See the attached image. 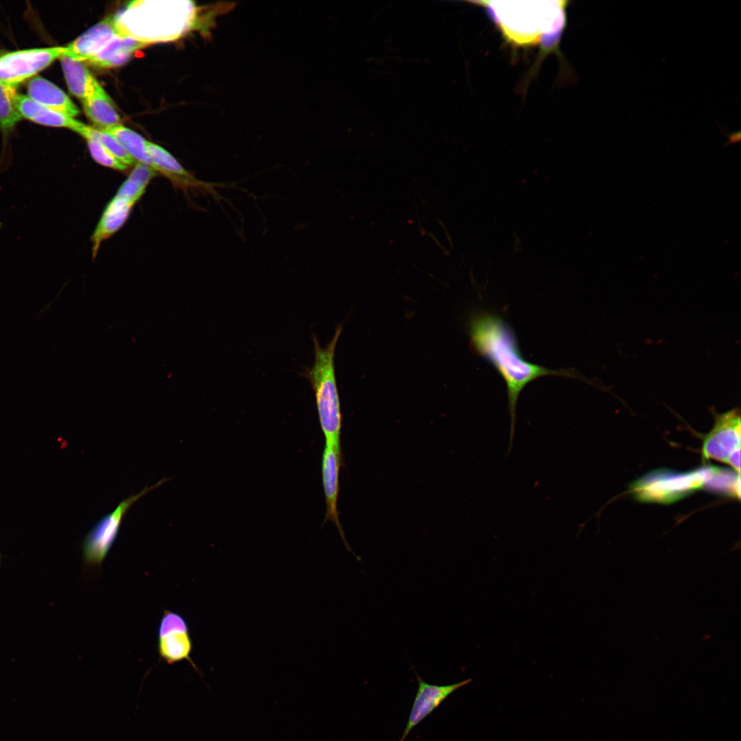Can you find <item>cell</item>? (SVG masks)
Masks as SVG:
<instances>
[{
	"mask_svg": "<svg viewBox=\"0 0 741 741\" xmlns=\"http://www.w3.org/2000/svg\"><path fill=\"white\" fill-rule=\"evenodd\" d=\"M342 331L339 325L327 344L322 348L312 336L314 361L311 367L303 373L314 392L318 419L325 441L340 442L342 414L338 391L334 356L336 344Z\"/></svg>",
	"mask_w": 741,
	"mask_h": 741,
	"instance_id": "3957f363",
	"label": "cell"
},
{
	"mask_svg": "<svg viewBox=\"0 0 741 741\" xmlns=\"http://www.w3.org/2000/svg\"><path fill=\"white\" fill-rule=\"evenodd\" d=\"M102 131L115 137L137 163L146 165L153 169V164L146 150L147 141L142 136L122 125Z\"/></svg>",
	"mask_w": 741,
	"mask_h": 741,
	"instance_id": "ac0fdd59",
	"label": "cell"
},
{
	"mask_svg": "<svg viewBox=\"0 0 741 741\" xmlns=\"http://www.w3.org/2000/svg\"><path fill=\"white\" fill-rule=\"evenodd\" d=\"M740 428L738 409L716 414L714 427L703 440V458L728 464L740 474Z\"/></svg>",
	"mask_w": 741,
	"mask_h": 741,
	"instance_id": "8992f818",
	"label": "cell"
},
{
	"mask_svg": "<svg viewBox=\"0 0 741 741\" xmlns=\"http://www.w3.org/2000/svg\"><path fill=\"white\" fill-rule=\"evenodd\" d=\"M175 632H189L188 623L180 614L172 611H163L158 631V637Z\"/></svg>",
	"mask_w": 741,
	"mask_h": 741,
	"instance_id": "603a6c76",
	"label": "cell"
},
{
	"mask_svg": "<svg viewBox=\"0 0 741 741\" xmlns=\"http://www.w3.org/2000/svg\"><path fill=\"white\" fill-rule=\"evenodd\" d=\"M341 462L342 454L340 442L325 441L321 467L322 480L327 507L325 521L330 520L336 524L347 550L349 552H353L344 537V533L339 520L337 508L338 496L339 493V475ZM355 557L358 561H360V558L356 556Z\"/></svg>",
	"mask_w": 741,
	"mask_h": 741,
	"instance_id": "ba28073f",
	"label": "cell"
},
{
	"mask_svg": "<svg viewBox=\"0 0 741 741\" xmlns=\"http://www.w3.org/2000/svg\"><path fill=\"white\" fill-rule=\"evenodd\" d=\"M470 346L491 364L506 386L510 429L506 456L512 450L518 398L530 382L544 376L580 377L572 370H552L531 363L521 355L511 327L499 316L485 311L474 313L469 321Z\"/></svg>",
	"mask_w": 741,
	"mask_h": 741,
	"instance_id": "6da1fadb",
	"label": "cell"
},
{
	"mask_svg": "<svg viewBox=\"0 0 741 741\" xmlns=\"http://www.w3.org/2000/svg\"><path fill=\"white\" fill-rule=\"evenodd\" d=\"M418 690L408 717V722L399 741H404L412 729L430 715L450 694L469 684L471 679L446 685L430 684L422 679L415 672Z\"/></svg>",
	"mask_w": 741,
	"mask_h": 741,
	"instance_id": "9c48e42d",
	"label": "cell"
},
{
	"mask_svg": "<svg viewBox=\"0 0 741 741\" xmlns=\"http://www.w3.org/2000/svg\"><path fill=\"white\" fill-rule=\"evenodd\" d=\"M145 145L154 172L163 175L176 187L182 189L198 185L199 182L166 150L148 141Z\"/></svg>",
	"mask_w": 741,
	"mask_h": 741,
	"instance_id": "5bb4252c",
	"label": "cell"
},
{
	"mask_svg": "<svg viewBox=\"0 0 741 741\" xmlns=\"http://www.w3.org/2000/svg\"><path fill=\"white\" fill-rule=\"evenodd\" d=\"M60 62L70 93L82 102L90 97L99 83L84 62L68 56H62Z\"/></svg>",
	"mask_w": 741,
	"mask_h": 741,
	"instance_id": "2e32d148",
	"label": "cell"
},
{
	"mask_svg": "<svg viewBox=\"0 0 741 741\" xmlns=\"http://www.w3.org/2000/svg\"><path fill=\"white\" fill-rule=\"evenodd\" d=\"M192 648L189 632H175L158 637L157 649L161 659L169 665L186 660L200 673L191 658Z\"/></svg>",
	"mask_w": 741,
	"mask_h": 741,
	"instance_id": "e0dca14e",
	"label": "cell"
},
{
	"mask_svg": "<svg viewBox=\"0 0 741 741\" xmlns=\"http://www.w3.org/2000/svg\"><path fill=\"white\" fill-rule=\"evenodd\" d=\"M136 203L117 194L108 203L91 238L93 258H95L102 243L125 224Z\"/></svg>",
	"mask_w": 741,
	"mask_h": 741,
	"instance_id": "8fae6325",
	"label": "cell"
},
{
	"mask_svg": "<svg viewBox=\"0 0 741 741\" xmlns=\"http://www.w3.org/2000/svg\"><path fill=\"white\" fill-rule=\"evenodd\" d=\"M89 132L94 136L111 154L127 166L130 167L137 163L118 141L110 134L90 126Z\"/></svg>",
	"mask_w": 741,
	"mask_h": 741,
	"instance_id": "7402d4cb",
	"label": "cell"
},
{
	"mask_svg": "<svg viewBox=\"0 0 741 741\" xmlns=\"http://www.w3.org/2000/svg\"><path fill=\"white\" fill-rule=\"evenodd\" d=\"M168 479L145 486L141 492L122 500L111 513L102 517L89 530L82 543L84 561L89 566L101 565L118 536L123 519L131 506L150 491L160 486Z\"/></svg>",
	"mask_w": 741,
	"mask_h": 741,
	"instance_id": "5b68a950",
	"label": "cell"
},
{
	"mask_svg": "<svg viewBox=\"0 0 741 741\" xmlns=\"http://www.w3.org/2000/svg\"><path fill=\"white\" fill-rule=\"evenodd\" d=\"M65 46L21 49L0 55V82L15 88L64 55Z\"/></svg>",
	"mask_w": 741,
	"mask_h": 741,
	"instance_id": "52a82bcc",
	"label": "cell"
},
{
	"mask_svg": "<svg viewBox=\"0 0 741 741\" xmlns=\"http://www.w3.org/2000/svg\"><path fill=\"white\" fill-rule=\"evenodd\" d=\"M198 14L191 1H134L114 19L122 35L147 45L183 36L195 27Z\"/></svg>",
	"mask_w": 741,
	"mask_h": 741,
	"instance_id": "7a4b0ae2",
	"label": "cell"
},
{
	"mask_svg": "<svg viewBox=\"0 0 741 741\" xmlns=\"http://www.w3.org/2000/svg\"><path fill=\"white\" fill-rule=\"evenodd\" d=\"M727 138L728 141L725 145V147L733 143H739L740 141V131L738 130L733 133H729V135H727Z\"/></svg>",
	"mask_w": 741,
	"mask_h": 741,
	"instance_id": "cb8c5ba5",
	"label": "cell"
},
{
	"mask_svg": "<svg viewBox=\"0 0 741 741\" xmlns=\"http://www.w3.org/2000/svg\"><path fill=\"white\" fill-rule=\"evenodd\" d=\"M17 93L0 82V129L7 135L21 119L15 105Z\"/></svg>",
	"mask_w": 741,
	"mask_h": 741,
	"instance_id": "ffe728a7",
	"label": "cell"
},
{
	"mask_svg": "<svg viewBox=\"0 0 741 741\" xmlns=\"http://www.w3.org/2000/svg\"><path fill=\"white\" fill-rule=\"evenodd\" d=\"M15 105L21 117L41 125L67 128L78 134L86 126L72 117L36 103L25 95L17 93Z\"/></svg>",
	"mask_w": 741,
	"mask_h": 741,
	"instance_id": "7c38bea8",
	"label": "cell"
},
{
	"mask_svg": "<svg viewBox=\"0 0 741 741\" xmlns=\"http://www.w3.org/2000/svg\"><path fill=\"white\" fill-rule=\"evenodd\" d=\"M120 35L114 16L106 17L65 46L64 56L86 62Z\"/></svg>",
	"mask_w": 741,
	"mask_h": 741,
	"instance_id": "30bf717a",
	"label": "cell"
},
{
	"mask_svg": "<svg viewBox=\"0 0 741 741\" xmlns=\"http://www.w3.org/2000/svg\"><path fill=\"white\" fill-rule=\"evenodd\" d=\"M145 45L124 35H120L106 45L100 51L86 62L99 67H105L107 63L124 52L133 53Z\"/></svg>",
	"mask_w": 741,
	"mask_h": 741,
	"instance_id": "d6986e66",
	"label": "cell"
},
{
	"mask_svg": "<svg viewBox=\"0 0 741 741\" xmlns=\"http://www.w3.org/2000/svg\"><path fill=\"white\" fill-rule=\"evenodd\" d=\"M0 558H1V556H0Z\"/></svg>",
	"mask_w": 741,
	"mask_h": 741,
	"instance_id": "d4e9b609",
	"label": "cell"
},
{
	"mask_svg": "<svg viewBox=\"0 0 741 741\" xmlns=\"http://www.w3.org/2000/svg\"><path fill=\"white\" fill-rule=\"evenodd\" d=\"M27 92L30 99L46 108L72 117L80 113L78 108L60 88L41 76H35L29 80Z\"/></svg>",
	"mask_w": 741,
	"mask_h": 741,
	"instance_id": "4fadbf2b",
	"label": "cell"
},
{
	"mask_svg": "<svg viewBox=\"0 0 741 741\" xmlns=\"http://www.w3.org/2000/svg\"><path fill=\"white\" fill-rule=\"evenodd\" d=\"M89 126L86 125L80 132L87 143L90 154L93 158L101 165L119 171L126 172L127 166L111 154L94 136L89 132Z\"/></svg>",
	"mask_w": 741,
	"mask_h": 741,
	"instance_id": "44dd1931",
	"label": "cell"
},
{
	"mask_svg": "<svg viewBox=\"0 0 741 741\" xmlns=\"http://www.w3.org/2000/svg\"><path fill=\"white\" fill-rule=\"evenodd\" d=\"M715 467L677 473L665 471L647 474L633 484L632 493L643 502L670 503L709 484Z\"/></svg>",
	"mask_w": 741,
	"mask_h": 741,
	"instance_id": "277c9868",
	"label": "cell"
},
{
	"mask_svg": "<svg viewBox=\"0 0 741 741\" xmlns=\"http://www.w3.org/2000/svg\"><path fill=\"white\" fill-rule=\"evenodd\" d=\"M82 102L86 117L98 130H105L121 125L114 104L99 84L93 93Z\"/></svg>",
	"mask_w": 741,
	"mask_h": 741,
	"instance_id": "9a60e30c",
	"label": "cell"
}]
</instances>
